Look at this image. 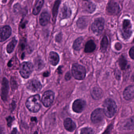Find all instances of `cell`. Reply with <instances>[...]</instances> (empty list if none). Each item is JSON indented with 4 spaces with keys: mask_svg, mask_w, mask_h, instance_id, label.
I'll return each instance as SVG.
<instances>
[{
    "mask_svg": "<svg viewBox=\"0 0 134 134\" xmlns=\"http://www.w3.org/2000/svg\"><path fill=\"white\" fill-rule=\"evenodd\" d=\"M26 106L31 112L36 113L39 111L41 107L40 96L36 94L29 98L26 102Z\"/></svg>",
    "mask_w": 134,
    "mask_h": 134,
    "instance_id": "obj_1",
    "label": "cell"
},
{
    "mask_svg": "<svg viewBox=\"0 0 134 134\" xmlns=\"http://www.w3.org/2000/svg\"><path fill=\"white\" fill-rule=\"evenodd\" d=\"M103 107L104 113L107 117L112 118L114 116L117 110V106L114 100L107 99L104 102Z\"/></svg>",
    "mask_w": 134,
    "mask_h": 134,
    "instance_id": "obj_2",
    "label": "cell"
},
{
    "mask_svg": "<svg viewBox=\"0 0 134 134\" xmlns=\"http://www.w3.org/2000/svg\"><path fill=\"white\" fill-rule=\"evenodd\" d=\"M72 72L74 78L79 80H83L86 75V70L84 67L76 63L72 65Z\"/></svg>",
    "mask_w": 134,
    "mask_h": 134,
    "instance_id": "obj_3",
    "label": "cell"
},
{
    "mask_svg": "<svg viewBox=\"0 0 134 134\" xmlns=\"http://www.w3.org/2000/svg\"><path fill=\"white\" fill-rule=\"evenodd\" d=\"M33 65L29 62L23 63L19 67V72L24 78L29 77L33 70Z\"/></svg>",
    "mask_w": 134,
    "mask_h": 134,
    "instance_id": "obj_4",
    "label": "cell"
},
{
    "mask_svg": "<svg viewBox=\"0 0 134 134\" xmlns=\"http://www.w3.org/2000/svg\"><path fill=\"white\" fill-rule=\"evenodd\" d=\"M104 20L102 18H99L95 20L92 25V31L95 34L99 35L102 32L104 27Z\"/></svg>",
    "mask_w": 134,
    "mask_h": 134,
    "instance_id": "obj_5",
    "label": "cell"
},
{
    "mask_svg": "<svg viewBox=\"0 0 134 134\" xmlns=\"http://www.w3.org/2000/svg\"><path fill=\"white\" fill-rule=\"evenodd\" d=\"M54 94L51 91H48L44 93L42 96V103L46 107H49L51 105L54 101Z\"/></svg>",
    "mask_w": 134,
    "mask_h": 134,
    "instance_id": "obj_6",
    "label": "cell"
},
{
    "mask_svg": "<svg viewBox=\"0 0 134 134\" xmlns=\"http://www.w3.org/2000/svg\"><path fill=\"white\" fill-rule=\"evenodd\" d=\"M132 25L129 20L125 19L123 23L122 36L125 39H128L131 37L132 34Z\"/></svg>",
    "mask_w": 134,
    "mask_h": 134,
    "instance_id": "obj_7",
    "label": "cell"
},
{
    "mask_svg": "<svg viewBox=\"0 0 134 134\" xmlns=\"http://www.w3.org/2000/svg\"><path fill=\"white\" fill-rule=\"evenodd\" d=\"M104 111L101 109H96L92 112L91 116V119L93 123L97 124L101 122L104 118Z\"/></svg>",
    "mask_w": 134,
    "mask_h": 134,
    "instance_id": "obj_8",
    "label": "cell"
},
{
    "mask_svg": "<svg viewBox=\"0 0 134 134\" xmlns=\"http://www.w3.org/2000/svg\"><path fill=\"white\" fill-rule=\"evenodd\" d=\"M27 88L30 91L36 92L39 91L42 88V85L40 81L36 80H30L27 83Z\"/></svg>",
    "mask_w": 134,
    "mask_h": 134,
    "instance_id": "obj_9",
    "label": "cell"
},
{
    "mask_svg": "<svg viewBox=\"0 0 134 134\" xmlns=\"http://www.w3.org/2000/svg\"><path fill=\"white\" fill-rule=\"evenodd\" d=\"M86 106V103L84 100L77 99L72 104L73 110L77 113H81L84 109Z\"/></svg>",
    "mask_w": 134,
    "mask_h": 134,
    "instance_id": "obj_10",
    "label": "cell"
},
{
    "mask_svg": "<svg viewBox=\"0 0 134 134\" xmlns=\"http://www.w3.org/2000/svg\"><path fill=\"white\" fill-rule=\"evenodd\" d=\"M107 11L110 15H116L120 11V6L117 3L111 1L108 3L107 7Z\"/></svg>",
    "mask_w": 134,
    "mask_h": 134,
    "instance_id": "obj_11",
    "label": "cell"
},
{
    "mask_svg": "<svg viewBox=\"0 0 134 134\" xmlns=\"http://www.w3.org/2000/svg\"><path fill=\"white\" fill-rule=\"evenodd\" d=\"M12 34V29L8 25L2 27L1 30V41L3 42L8 39Z\"/></svg>",
    "mask_w": 134,
    "mask_h": 134,
    "instance_id": "obj_12",
    "label": "cell"
},
{
    "mask_svg": "<svg viewBox=\"0 0 134 134\" xmlns=\"http://www.w3.org/2000/svg\"><path fill=\"white\" fill-rule=\"evenodd\" d=\"M9 91L8 81L6 78H3L1 88V98L3 101L7 100Z\"/></svg>",
    "mask_w": 134,
    "mask_h": 134,
    "instance_id": "obj_13",
    "label": "cell"
},
{
    "mask_svg": "<svg viewBox=\"0 0 134 134\" xmlns=\"http://www.w3.org/2000/svg\"><path fill=\"white\" fill-rule=\"evenodd\" d=\"M124 98L126 100L132 99L134 97V86L130 85L127 87L123 93Z\"/></svg>",
    "mask_w": 134,
    "mask_h": 134,
    "instance_id": "obj_14",
    "label": "cell"
},
{
    "mask_svg": "<svg viewBox=\"0 0 134 134\" xmlns=\"http://www.w3.org/2000/svg\"><path fill=\"white\" fill-rule=\"evenodd\" d=\"M71 14L72 11L70 8L66 4H64L61 9L60 13V17L62 19L69 18L71 16Z\"/></svg>",
    "mask_w": 134,
    "mask_h": 134,
    "instance_id": "obj_15",
    "label": "cell"
},
{
    "mask_svg": "<svg viewBox=\"0 0 134 134\" xmlns=\"http://www.w3.org/2000/svg\"><path fill=\"white\" fill-rule=\"evenodd\" d=\"M64 125L65 128L69 132H73L76 128L75 123L70 118H67L64 120Z\"/></svg>",
    "mask_w": 134,
    "mask_h": 134,
    "instance_id": "obj_16",
    "label": "cell"
},
{
    "mask_svg": "<svg viewBox=\"0 0 134 134\" xmlns=\"http://www.w3.org/2000/svg\"><path fill=\"white\" fill-rule=\"evenodd\" d=\"M50 15L47 12H43L40 17V23L41 25L45 26L50 22Z\"/></svg>",
    "mask_w": 134,
    "mask_h": 134,
    "instance_id": "obj_17",
    "label": "cell"
},
{
    "mask_svg": "<svg viewBox=\"0 0 134 134\" xmlns=\"http://www.w3.org/2000/svg\"><path fill=\"white\" fill-rule=\"evenodd\" d=\"M49 62L53 66H55L58 63L59 61V57L58 54L54 52H51L49 54Z\"/></svg>",
    "mask_w": 134,
    "mask_h": 134,
    "instance_id": "obj_18",
    "label": "cell"
},
{
    "mask_svg": "<svg viewBox=\"0 0 134 134\" xmlns=\"http://www.w3.org/2000/svg\"><path fill=\"white\" fill-rule=\"evenodd\" d=\"M91 95L94 99H99L102 96V91L98 87H94L91 91Z\"/></svg>",
    "mask_w": 134,
    "mask_h": 134,
    "instance_id": "obj_19",
    "label": "cell"
},
{
    "mask_svg": "<svg viewBox=\"0 0 134 134\" xmlns=\"http://www.w3.org/2000/svg\"><path fill=\"white\" fill-rule=\"evenodd\" d=\"M96 48V45L94 42L91 40L86 43L85 48V52L86 53H91L94 51Z\"/></svg>",
    "mask_w": 134,
    "mask_h": 134,
    "instance_id": "obj_20",
    "label": "cell"
},
{
    "mask_svg": "<svg viewBox=\"0 0 134 134\" xmlns=\"http://www.w3.org/2000/svg\"><path fill=\"white\" fill-rule=\"evenodd\" d=\"M61 3V0H56L54 3V6L52 8V14L53 17V21H55L58 14L59 7Z\"/></svg>",
    "mask_w": 134,
    "mask_h": 134,
    "instance_id": "obj_21",
    "label": "cell"
},
{
    "mask_svg": "<svg viewBox=\"0 0 134 134\" xmlns=\"http://www.w3.org/2000/svg\"><path fill=\"white\" fill-rule=\"evenodd\" d=\"M44 3V0H38L36 5L34 6L33 10V14L34 15H37L40 13Z\"/></svg>",
    "mask_w": 134,
    "mask_h": 134,
    "instance_id": "obj_22",
    "label": "cell"
},
{
    "mask_svg": "<svg viewBox=\"0 0 134 134\" xmlns=\"http://www.w3.org/2000/svg\"><path fill=\"white\" fill-rule=\"evenodd\" d=\"M17 42H18V40L16 37H14L7 46V50L8 53L9 54L11 53L14 51L15 46L17 44Z\"/></svg>",
    "mask_w": 134,
    "mask_h": 134,
    "instance_id": "obj_23",
    "label": "cell"
},
{
    "mask_svg": "<svg viewBox=\"0 0 134 134\" xmlns=\"http://www.w3.org/2000/svg\"><path fill=\"white\" fill-rule=\"evenodd\" d=\"M83 39L82 37L77 38L74 41L73 45V48L76 51H79L82 47Z\"/></svg>",
    "mask_w": 134,
    "mask_h": 134,
    "instance_id": "obj_24",
    "label": "cell"
},
{
    "mask_svg": "<svg viewBox=\"0 0 134 134\" xmlns=\"http://www.w3.org/2000/svg\"><path fill=\"white\" fill-rule=\"evenodd\" d=\"M88 24L87 19L85 18H81L78 19L77 21V25L78 28L83 29L87 26Z\"/></svg>",
    "mask_w": 134,
    "mask_h": 134,
    "instance_id": "obj_25",
    "label": "cell"
},
{
    "mask_svg": "<svg viewBox=\"0 0 134 134\" xmlns=\"http://www.w3.org/2000/svg\"><path fill=\"white\" fill-rule=\"evenodd\" d=\"M85 9L87 12L89 13H92L95 10L96 6L92 2H88L85 5Z\"/></svg>",
    "mask_w": 134,
    "mask_h": 134,
    "instance_id": "obj_26",
    "label": "cell"
},
{
    "mask_svg": "<svg viewBox=\"0 0 134 134\" xmlns=\"http://www.w3.org/2000/svg\"><path fill=\"white\" fill-rule=\"evenodd\" d=\"M108 45V40L106 36H104L103 38L101 43V51L105 52L106 51Z\"/></svg>",
    "mask_w": 134,
    "mask_h": 134,
    "instance_id": "obj_27",
    "label": "cell"
},
{
    "mask_svg": "<svg viewBox=\"0 0 134 134\" xmlns=\"http://www.w3.org/2000/svg\"><path fill=\"white\" fill-rule=\"evenodd\" d=\"M35 68L37 71L41 70L44 66V63L41 59H37L34 62Z\"/></svg>",
    "mask_w": 134,
    "mask_h": 134,
    "instance_id": "obj_28",
    "label": "cell"
},
{
    "mask_svg": "<svg viewBox=\"0 0 134 134\" xmlns=\"http://www.w3.org/2000/svg\"><path fill=\"white\" fill-rule=\"evenodd\" d=\"M125 127L127 129L132 130L134 129V116L132 117L127 120Z\"/></svg>",
    "mask_w": 134,
    "mask_h": 134,
    "instance_id": "obj_29",
    "label": "cell"
},
{
    "mask_svg": "<svg viewBox=\"0 0 134 134\" xmlns=\"http://www.w3.org/2000/svg\"><path fill=\"white\" fill-rule=\"evenodd\" d=\"M118 63H119V66L120 67L121 69H125L127 65V61L125 57L123 55H121L119 58Z\"/></svg>",
    "mask_w": 134,
    "mask_h": 134,
    "instance_id": "obj_30",
    "label": "cell"
},
{
    "mask_svg": "<svg viewBox=\"0 0 134 134\" xmlns=\"http://www.w3.org/2000/svg\"><path fill=\"white\" fill-rule=\"evenodd\" d=\"M94 131L91 128L88 127L84 128L81 131V134H94Z\"/></svg>",
    "mask_w": 134,
    "mask_h": 134,
    "instance_id": "obj_31",
    "label": "cell"
},
{
    "mask_svg": "<svg viewBox=\"0 0 134 134\" xmlns=\"http://www.w3.org/2000/svg\"><path fill=\"white\" fill-rule=\"evenodd\" d=\"M129 55L132 59H134V47L131 48L129 51Z\"/></svg>",
    "mask_w": 134,
    "mask_h": 134,
    "instance_id": "obj_32",
    "label": "cell"
},
{
    "mask_svg": "<svg viewBox=\"0 0 134 134\" xmlns=\"http://www.w3.org/2000/svg\"><path fill=\"white\" fill-rule=\"evenodd\" d=\"M7 120L8 121V125L9 127L11 125L12 123V121H13V118H12L11 116H9L7 118Z\"/></svg>",
    "mask_w": 134,
    "mask_h": 134,
    "instance_id": "obj_33",
    "label": "cell"
},
{
    "mask_svg": "<svg viewBox=\"0 0 134 134\" xmlns=\"http://www.w3.org/2000/svg\"><path fill=\"white\" fill-rule=\"evenodd\" d=\"M26 40L25 39L22 40L21 41H20V47L22 49H24L25 47V44Z\"/></svg>",
    "mask_w": 134,
    "mask_h": 134,
    "instance_id": "obj_34",
    "label": "cell"
},
{
    "mask_svg": "<svg viewBox=\"0 0 134 134\" xmlns=\"http://www.w3.org/2000/svg\"><path fill=\"white\" fill-rule=\"evenodd\" d=\"M62 39V35L61 33L59 34L55 37V40L57 42H59L61 41Z\"/></svg>",
    "mask_w": 134,
    "mask_h": 134,
    "instance_id": "obj_35",
    "label": "cell"
},
{
    "mask_svg": "<svg viewBox=\"0 0 134 134\" xmlns=\"http://www.w3.org/2000/svg\"><path fill=\"white\" fill-rule=\"evenodd\" d=\"M71 78V74L69 72H68L66 74L65 76V79L66 80H69Z\"/></svg>",
    "mask_w": 134,
    "mask_h": 134,
    "instance_id": "obj_36",
    "label": "cell"
},
{
    "mask_svg": "<svg viewBox=\"0 0 134 134\" xmlns=\"http://www.w3.org/2000/svg\"><path fill=\"white\" fill-rule=\"evenodd\" d=\"M115 75L116 76V78L118 79V80H119L120 79V71L119 70H117V71H115Z\"/></svg>",
    "mask_w": 134,
    "mask_h": 134,
    "instance_id": "obj_37",
    "label": "cell"
},
{
    "mask_svg": "<svg viewBox=\"0 0 134 134\" xmlns=\"http://www.w3.org/2000/svg\"><path fill=\"white\" fill-rule=\"evenodd\" d=\"M15 6H16V7L14 6V10L15 12H18L20 8V5H19V4H18L15 5Z\"/></svg>",
    "mask_w": 134,
    "mask_h": 134,
    "instance_id": "obj_38",
    "label": "cell"
},
{
    "mask_svg": "<svg viewBox=\"0 0 134 134\" xmlns=\"http://www.w3.org/2000/svg\"><path fill=\"white\" fill-rule=\"evenodd\" d=\"M50 75V73L48 72H46L43 74V76L44 77H48Z\"/></svg>",
    "mask_w": 134,
    "mask_h": 134,
    "instance_id": "obj_39",
    "label": "cell"
},
{
    "mask_svg": "<svg viewBox=\"0 0 134 134\" xmlns=\"http://www.w3.org/2000/svg\"><path fill=\"white\" fill-rule=\"evenodd\" d=\"M25 23H22L21 25V28H22V29H24V28H25Z\"/></svg>",
    "mask_w": 134,
    "mask_h": 134,
    "instance_id": "obj_40",
    "label": "cell"
},
{
    "mask_svg": "<svg viewBox=\"0 0 134 134\" xmlns=\"http://www.w3.org/2000/svg\"><path fill=\"white\" fill-rule=\"evenodd\" d=\"M17 129H14L13 131H12V133H13V134H16L17 133Z\"/></svg>",
    "mask_w": 134,
    "mask_h": 134,
    "instance_id": "obj_41",
    "label": "cell"
},
{
    "mask_svg": "<svg viewBox=\"0 0 134 134\" xmlns=\"http://www.w3.org/2000/svg\"><path fill=\"white\" fill-rule=\"evenodd\" d=\"M37 120L36 118L35 117H32L31 118V121H36Z\"/></svg>",
    "mask_w": 134,
    "mask_h": 134,
    "instance_id": "obj_42",
    "label": "cell"
},
{
    "mask_svg": "<svg viewBox=\"0 0 134 134\" xmlns=\"http://www.w3.org/2000/svg\"><path fill=\"white\" fill-rule=\"evenodd\" d=\"M84 1H88L89 0H84Z\"/></svg>",
    "mask_w": 134,
    "mask_h": 134,
    "instance_id": "obj_43",
    "label": "cell"
},
{
    "mask_svg": "<svg viewBox=\"0 0 134 134\" xmlns=\"http://www.w3.org/2000/svg\"><path fill=\"white\" fill-rule=\"evenodd\" d=\"M133 42H134V40H133Z\"/></svg>",
    "mask_w": 134,
    "mask_h": 134,
    "instance_id": "obj_44",
    "label": "cell"
}]
</instances>
